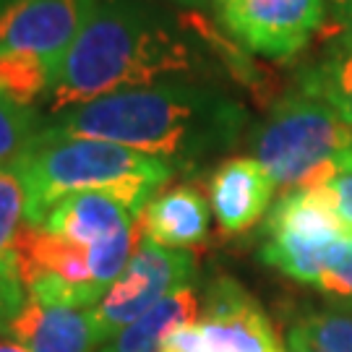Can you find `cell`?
Masks as SVG:
<instances>
[{"instance_id": "15", "label": "cell", "mask_w": 352, "mask_h": 352, "mask_svg": "<svg viewBox=\"0 0 352 352\" xmlns=\"http://www.w3.org/2000/svg\"><path fill=\"white\" fill-rule=\"evenodd\" d=\"M350 251L352 238L321 243V245L287 238H264L261 248H258V258L266 266L277 269L279 274L316 287L329 272H334L350 256Z\"/></svg>"}, {"instance_id": "1", "label": "cell", "mask_w": 352, "mask_h": 352, "mask_svg": "<svg viewBox=\"0 0 352 352\" xmlns=\"http://www.w3.org/2000/svg\"><path fill=\"white\" fill-rule=\"evenodd\" d=\"M245 123V107L225 91L193 81H164L71 107L42 128L120 144L186 167L232 149Z\"/></svg>"}, {"instance_id": "27", "label": "cell", "mask_w": 352, "mask_h": 352, "mask_svg": "<svg viewBox=\"0 0 352 352\" xmlns=\"http://www.w3.org/2000/svg\"><path fill=\"white\" fill-rule=\"evenodd\" d=\"M331 3H334V6H340V8H344V11L352 8V0H331Z\"/></svg>"}, {"instance_id": "19", "label": "cell", "mask_w": 352, "mask_h": 352, "mask_svg": "<svg viewBox=\"0 0 352 352\" xmlns=\"http://www.w3.org/2000/svg\"><path fill=\"white\" fill-rule=\"evenodd\" d=\"M26 190L16 167H0V272L19 277L16 272V238L24 227Z\"/></svg>"}, {"instance_id": "5", "label": "cell", "mask_w": 352, "mask_h": 352, "mask_svg": "<svg viewBox=\"0 0 352 352\" xmlns=\"http://www.w3.org/2000/svg\"><path fill=\"white\" fill-rule=\"evenodd\" d=\"M162 352H287V344L251 292L222 274L204 292L201 316L177 329Z\"/></svg>"}, {"instance_id": "22", "label": "cell", "mask_w": 352, "mask_h": 352, "mask_svg": "<svg viewBox=\"0 0 352 352\" xmlns=\"http://www.w3.org/2000/svg\"><path fill=\"white\" fill-rule=\"evenodd\" d=\"M26 302L24 285L19 277H11L6 272H0V337H6V327L11 324V318Z\"/></svg>"}, {"instance_id": "29", "label": "cell", "mask_w": 352, "mask_h": 352, "mask_svg": "<svg viewBox=\"0 0 352 352\" xmlns=\"http://www.w3.org/2000/svg\"><path fill=\"white\" fill-rule=\"evenodd\" d=\"M212 3H214V0H212Z\"/></svg>"}, {"instance_id": "14", "label": "cell", "mask_w": 352, "mask_h": 352, "mask_svg": "<svg viewBox=\"0 0 352 352\" xmlns=\"http://www.w3.org/2000/svg\"><path fill=\"white\" fill-rule=\"evenodd\" d=\"M201 305L204 295H199V287L188 282L157 302L149 314L128 324L110 342H104L97 352H162L177 329L188 327L201 316Z\"/></svg>"}, {"instance_id": "8", "label": "cell", "mask_w": 352, "mask_h": 352, "mask_svg": "<svg viewBox=\"0 0 352 352\" xmlns=\"http://www.w3.org/2000/svg\"><path fill=\"white\" fill-rule=\"evenodd\" d=\"M97 0H0V50H29L58 71Z\"/></svg>"}, {"instance_id": "12", "label": "cell", "mask_w": 352, "mask_h": 352, "mask_svg": "<svg viewBox=\"0 0 352 352\" xmlns=\"http://www.w3.org/2000/svg\"><path fill=\"white\" fill-rule=\"evenodd\" d=\"M212 206L196 186H173L160 190L141 214L144 238L173 248V251H190L201 245L209 235Z\"/></svg>"}, {"instance_id": "3", "label": "cell", "mask_w": 352, "mask_h": 352, "mask_svg": "<svg viewBox=\"0 0 352 352\" xmlns=\"http://www.w3.org/2000/svg\"><path fill=\"white\" fill-rule=\"evenodd\" d=\"M26 190L24 225H42L63 196L81 190H110L139 212L175 175V164L120 144L60 136L39 128L32 146L13 162Z\"/></svg>"}, {"instance_id": "28", "label": "cell", "mask_w": 352, "mask_h": 352, "mask_svg": "<svg viewBox=\"0 0 352 352\" xmlns=\"http://www.w3.org/2000/svg\"><path fill=\"white\" fill-rule=\"evenodd\" d=\"M177 3H183V6H204L206 0H177Z\"/></svg>"}, {"instance_id": "20", "label": "cell", "mask_w": 352, "mask_h": 352, "mask_svg": "<svg viewBox=\"0 0 352 352\" xmlns=\"http://www.w3.org/2000/svg\"><path fill=\"white\" fill-rule=\"evenodd\" d=\"M37 133V118L32 107H21L0 97V167L16 162L32 146Z\"/></svg>"}, {"instance_id": "16", "label": "cell", "mask_w": 352, "mask_h": 352, "mask_svg": "<svg viewBox=\"0 0 352 352\" xmlns=\"http://www.w3.org/2000/svg\"><path fill=\"white\" fill-rule=\"evenodd\" d=\"M295 89L327 102L347 126H352V50L327 52L321 60L305 65Z\"/></svg>"}, {"instance_id": "9", "label": "cell", "mask_w": 352, "mask_h": 352, "mask_svg": "<svg viewBox=\"0 0 352 352\" xmlns=\"http://www.w3.org/2000/svg\"><path fill=\"white\" fill-rule=\"evenodd\" d=\"M277 183L256 157H230L209 177V206L225 235L248 232L272 209Z\"/></svg>"}, {"instance_id": "11", "label": "cell", "mask_w": 352, "mask_h": 352, "mask_svg": "<svg viewBox=\"0 0 352 352\" xmlns=\"http://www.w3.org/2000/svg\"><path fill=\"white\" fill-rule=\"evenodd\" d=\"M141 214L144 212H139L133 204L118 193L81 190V193L63 196L37 227H45L60 238L74 240L84 248H91L115 232L136 225Z\"/></svg>"}, {"instance_id": "17", "label": "cell", "mask_w": 352, "mask_h": 352, "mask_svg": "<svg viewBox=\"0 0 352 352\" xmlns=\"http://www.w3.org/2000/svg\"><path fill=\"white\" fill-rule=\"evenodd\" d=\"M52 78V68L37 52L0 50V97L13 104L34 107L39 100H47Z\"/></svg>"}, {"instance_id": "25", "label": "cell", "mask_w": 352, "mask_h": 352, "mask_svg": "<svg viewBox=\"0 0 352 352\" xmlns=\"http://www.w3.org/2000/svg\"><path fill=\"white\" fill-rule=\"evenodd\" d=\"M287 352H318V350H314L311 344H305L302 340H298L295 334L287 331Z\"/></svg>"}, {"instance_id": "4", "label": "cell", "mask_w": 352, "mask_h": 352, "mask_svg": "<svg viewBox=\"0 0 352 352\" xmlns=\"http://www.w3.org/2000/svg\"><path fill=\"white\" fill-rule=\"evenodd\" d=\"M251 149L285 193L318 188L342 173H352V126L327 102L298 89L256 126Z\"/></svg>"}, {"instance_id": "6", "label": "cell", "mask_w": 352, "mask_h": 352, "mask_svg": "<svg viewBox=\"0 0 352 352\" xmlns=\"http://www.w3.org/2000/svg\"><path fill=\"white\" fill-rule=\"evenodd\" d=\"M193 274L196 258L190 251H173L146 238L141 240L123 274L115 279L113 287L102 295L94 308H89L100 347L120 334L128 324L149 314L177 287L193 282Z\"/></svg>"}, {"instance_id": "23", "label": "cell", "mask_w": 352, "mask_h": 352, "mask_svg": "<svg viewBox=\"0 0 352 352\" xmlns=\"http://www.w3.org/2000/svg\"><path fill=\"white\" fill-rule=\"evenodd\" d=\"M324 188H327L329 199L340 214V219L352 232V173H342L334 180H329Z\"/></svg>"}, {"instance_id": "18", "label": "cell", "mask_w": 352, "mask_h": 352, "mask_svg": "<svg viewBox=\"0 0 352 352\" xmlns=\"http://www.w3.org/2000/svg\"><path fill=\"white\" fill-rule=\"evenodd\" d=\"M289 334H295L298 340L318 352H352V311L350 308L305 311L295 318Z\"/></svg>"}, {"instance_id": "26", "label": "cell", "mask_w": 352, "mask_h": 352, "mask_svg": "<svg viewBox=\"0 0 352 352\" xmlns=\"http://www.w3.org/2000/svg\"><path fill=\"white\" fill-rule=\"evenodd\" d=\"M0 352H26L24 347H19L16 342L6 340V337H0Z\"/></svg>"}, {"instance_id": "10", "label": "cell", "mask_w": 352, "mask_h": 352, "mask_svg": "<svg viewBox=\"0 0 352 352\" xmlns=\"http://www.w3.org/2000/svg\"><path fill=\"white\" fill-rule=\"evenodd\" d=\"M6 340L16 342L26 352H97L89 308H65L29 300L6 327Z\"/></svg>"}, {"instance_id": "13", "label": "cell", "mask_w": 352, "mask_h": 352, "mask_svg": "<svg viewBox=\"0 0 352 352\" xmlns=\"http://www.w3.org/2000/svg\"><path fill=\"white\" fill-rule=\"evenodd\" d=\"M264 238H287L300 243H334L347 240L352 232L340 219L324 186L287 190L269 209Z\"/></svg>"}, {"instance_id": "2", "label": "cell", "mask_w": 352, "mask_h": 352, "mask_svg": "<svg viewBox=\"0 0 352 352\" xmlns=\"http://www.w3.org/2000/svg\"><path fill=\"white\" fill-rule=\"evenodd\" d=\"M204 58L173 16L144 0H97L50 87L55 115L128 89L183 81Z\"/></svg>"}, {"instance_id": "21", "label": "cell", "mask_w": 352, "mask_h": 352, "mask_svg": "<svg viewBox=\"0 0 352 352\" xmlns=\"http://www.w3.org/2000/svg\"><path fill=\"white\" fill-rule=\"evenodd\" d=\"M316 289L321 295H327L329 300L340 302L342 308L352 311V251L334 272H329L327 277L316 285Z\"/></svg>"}, {"instance_id": "24", "label": "cell", "mask_w": 352, "mask_h": 352, "mask_svg": "<svg viewBox=\"0 0 352 352\" xmlns=\"http://www.w3.org/2000/svg\"><path fill=\"white\" fill-rule=\"evenodd\" d=\"M347 50H352V8L344 11L340 29L334 32V37L329 39V47H327V52H347Z\"/></svg>"}, {"instance_id": "7", "label": "cell", "mask_w": 352, "mask_h": 352, "mask_svg": "<svg viewBox=\"0 0 352 352\" xmlns=\"http://www.w3.org/2000/svg\"><path fill=\"white\" fill-rule=\"evenodd\" d=\"M219 21L251 52L287 60L327 21V0H214Z\"/></svg>"}]
</instances>
